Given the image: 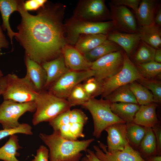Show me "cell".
Listing matches in <instances>:
<instances>
[{"instance_id":"9a60e30c","label":"cell","mask_w":161,"mask_h":161,"mask_svg":"<svg viewBox=\"0 0 161 161\" xmlns=\"http://www.w3.org/2000/svg\"><path fill=\"white\" fill-rule=\"evenodd\" d=\"M41 65L47 74L44 89L47 90L63 75L70 70L66 66L62 54L56 58Z\"/></svg>"},{"instance_id":"52a82bcc","label":"cell","mask_w":161,"mask_h":161,"mask_svg":"<svg viewBox=\"0 0 161 161\" xmlns=\"http://www.w3.org/2000/svg\"><path fill=\"white\" fill-rule=\"evenodd\" d=\"M143 78L135 64L124 52L123 65L121 70L115 75L103 81L101 98H104L120 86Z\"/></svg>"},{"instance_id":"74e56055","label":"cell","mask_w":161,"mask_h":161,"mask_svg":"<svg viewBox=\"0 0 161 161\" xmlns=\"http://www.w3.org/2000/svg\"><path fill=\"white\" fill-rule=\"evenodd\" d=\"M88 117L85 113L80 109H75L70 110L69 123H79L86 124Z\"/></svg>"},{"instance_id":"30bf717a","label":"cell","mask_w":161,"mask_h":161,"mask_svg":"<svg viewBox=\"0 0 161 161\" xmlns=\"http://www.w3.org/2000/svg\"><path fill=\"white\" fill-rule=\"evenodd\" d=\"M73 19L90 22H102L111 18L110 11L104 0L80 1L75 11Z\"/></svg>"},{"instance_id":"ac0fdd59","label":"cell","mask_w":161,"mask_h":161,"mask_svg":"<svg viewBox=\"0 0 161 161\" xmlns=\"http://www.w3.org/2000/svg\"><path fill=\"white\" fill-rule=\"evenodd\" d=\"M27 75L38 92L44 90L47 79L46 72L41 64L25 55Z\"/></svg>"},{"instance_id":"836d02e7","label":"cell","mask_w":161,"mask_h":161,"mask_svg":"<svg viewBox=\"0 0 161 161\" xmlns=\"http://www.w3.org/2000/svg\"><path fill=\"white\" fill-rule=\"evenodd\" d=\"M103 81H99L94 76L90 77L82 84L83 89L90 98L101 95Z\"/></svg>"},{"instance_id":"1f68e13d","label":"cell","mask_w":161,"mask_h":161,"mask_svg":"<svg viewBox=\"0 0 161 161\" xmlns=\"http://www.w3.org/2000/svg\"><path fill=\"white\" fill-rule=\"evenodd\" d=\"M126 124L127 135L129 144L138 147L145 134L146 128L133 122Z\"/></svg>"},{"instance_id":"2e32d148","label":"cell","mask_w":161,"mask_h":161,"mask_svg":"<svg viewBox=\"0 0 161 161\" xmlns=\"http://www.w3.org/2000/svg\"><path fill=\"white\" fill-rule=\"evenodd\" d=\"M107 36V39L121 47L129 58L141 40L139 32L126 33L115 30L109 33Z\"/></svg>"},{"instance_id":"4dcf8cb0","label":"cell","mask_w":161,"mask_h":161,"mask_svg":"<svg viewBox=\"0 0 161 161\" xmlns=\"http://www.w3.org/2000/svg\"><path fill=\"white\" fill-rule=\"evenodd\" d=\"M146 128L145 134L138 148L143 154L150 156L157 152L156 141L152 128Z\"/></svg>"},{"instance_id":"484cf974","label":"cell","mask_w":161,"mask_h":161,"mask_svg":"<svg viewBox=\"0 0 161 161\" xmlns=\"http://www.w3.org/2000/svg\"><path fill=\"white\" fill-rule=\"evenodd\" d=\"M155 50L154 48L140 40L131 55V61L135 64L154 61Z\"/></svg>"},{"instance_id":"f1b7e54d","label":"cell","mask_w":161,"mask_h":161,"mask_svg":"<svg viewBox=\"0 0 161 161\" xmlns=\"http://www.w3.org/2000/svg\"><path fill=\"white\" fill-rule=\"evenodd\" d=\"M129 85L138 104L146 105L154 102L152 94L146 87L136 81L130 83Z\"/></svg>"},{"instance_id":"7dc6e473","label":"cell","mask_w":161,"mask_h":161,"mask_svg":"<svg viewBox=\"0 0 161 161\" xmlns=\"http://www.w3.org/2000/svg\"><path fill=\"white\" fill-rule=\"evenodd\" d=\"M154 22L161 27V8L160 6L159 7L156 14Z\"/></svg>"},{"instance_id":"8992f818","label":"cell","mask_w":161,"mask_h":161,"mask_svg":"<svg viewBox=\"0 0 161 161\" xmlns=\"http://www.w3.org/2000/svg\"><path fill=\"white\" fill-rule=\"evenodd\" d=\"M67 43L75 45L79 37L83 35L102 34L107 35L115 30L112 21L90 22L72 18L64 25Z\"/></svg>"},{"instance_id":"7a4b0ae2","label":"cell","mask_w":161,"mask_h":161,"mask_svg":"<svg viewBox=\"0 0 161 161\" xmlns=\"http://www.w3.org/2000/svg\"><path fill=\"white\" fill-rule=\"evenodd\" d=\"M39 137L49 148V161H80L84 151L94 141V138L76 141L63 137L58 131L51 134L41 133Z\"/></svg>"},{"instance_id":"ba28073f","label":"cell","mask_w":161,"mask_h":161,"mask_svg":"<svg viewBox=\"0 0 161 161\" xmlns=\"http://www.w3.org/2000/svg\"><path fill=\"white\" fill-rule=\"evenodd\" d=\"M36 107L34 101L23 103L11 100H4L0 105V123L4 129L16 127L20 123L19 117L27 112H34Z\"/></svg>"},{"instance_id":"6da1fadb","label":"cell","mask_w":161,"mask_h":161,"mask_svg":"<svg viewBox=\"0 0 161 161\" xmlns=\"http://www.w3.org/2000/svg\"><path fill=\"white\" fill-rule=\"evenodd\" d=\"M19 1L18 11L21 20L16 37L25 50V55L41 65L56 58L67 44L62 23L64 7L46 4L36 15L30 14Z\"/></svg>"},{"instance_id":"7402d4cb","label":"cell","mask_w":161,"mask_h":161,"mask_svg":"<svg viewBox=\"0 0 161 161\" xmlns=\"http://www.w3.org/2000/svg\"><path fill=\"white\" fill-rule=\"evenodd\" d=\"M19 2V1L15 0H0V11L2 20L1 27L4 31H7L12 46L13 37H16L18 33L13 32L11 28L9 19L13 12L18 11Z\"/></svg>"},{"instance_id":"c3c4849f","label":"cell","mask_w":161,"mask_h":161,"mask_svg":"<svg viewBox=\"0 0 161 161\" xmlns=\"http://www.w3.org/2000/svg\"><path fill=\"white\" fill-rule=\"evenodd\" d=\"M154 61L158 63H161V49H155L154 56Z\"/></svg>"},{"instance_id":"8d00e7d4","label":"cell","mask_w":161,"mask_h":161,"mask_svg":"<svg viewBox=\"0 0 161 161\" xmlns=\"http://www.w3.org/2000/svg\"><path fill=\"white\" fill-rule=\"evenodd\" d=\"M70 110L62 113L49 122V124L52 127L53 131H58L61 126L70 123Z\"/></svg>"},{"instance_id":"3957f363","label":"cell","mask_w":161,"mask_h":161,"mask_svg":"<svg viewBox=\"0 0 161 161\" xmlns=\"http://www.w3.org/2000/svg\"><path fill=\"white\" fill-rule=\"evenodd\" d=\"M0 92L4 100L23 103L34 101L38 92L28 77L8 74L0 78Z\"/></svg>"},{"instance_id":"816d5d0a","label":"cell","mask_w":161,"mask_h":161,"mask_svg":"<svg viewBox=\"0 0 161 161\" xmlns=\"http://www.w3.org/2000/svg\"><path fill=\"white\" fill-rule=\"evenodd\" d=\"M1 95V92H0V96Z\"/></svg>"},{"instance_id":"f35d334b","label":"cell","mask_w":161,"mask_h":161,"mask_svg":"<svg viewBox=\"0 0 161 161\" xmlns=\"http://www.w3.org/2000/svg\"><path fill=\"white\" fill-rule=\"evenodd\" d=\"M47 1L46 0H29L23 1V6L27 11L36 10L43 7Z\"/></svg>"},{"instance_id":"7c38bea8","label":"cell","mask_w":161,"mask_h":161,"mask_svg":"<svg viewBox=\"0 0 161 161\" xmlns=\"http://www.w3.org/2000/svg\"><path fill=\"white\" fill-rule=\"evenodd\" d=\"M111 18L116 30L121 32L134 33L138 32L135 16L126 7L110 3Z\"/></svg>"},{"instance_id":"e0dca14e","label":"cell","mask_w":161,"mask_h":161,"mask_svg":"<svg viewBox=\"0 0 161 161\" xmlns=\"http://www.w3.org/2000/svg\"><path fill=\"white\" fill-rule=\"evenodd\" d=\"M62 54L66 66L70 70L81 71L91 69L92 63L88 61L75 47L67 44L63 49Z\"/></svg>"},{"instance_id":"277c9868","label":"cell","mask_w":161,"mask_h":161,"mask_svg":"<svg viewBox=\"0 0 161 161\" xmlns=\"http://www.w3.org/2000/svg\"><path fill=\"white\" fill-rule=\"evenodd\" d=\"M34 101L36 110L32 123L34 126L49 122L71 107L66 99L58 97L44 89L38 92Z\"/></svg>"},{"instance_id":"9c48e42d","label":"cell","mask_w":161,"mask_h":161,"mask_svg":"<svg viewBox=\"0 0 161 161\" xmlns=\"http://www.w3.org/2000/svg\"><path fill=\"white\" fill-rule=\"evenodd\" d=\"M124 54L122 49L106 54L92 62L90 69L95 72L94 77L103 81L119 72L123 66Z\"/></svg>"},{"instance_id":"f546056e","label":"cell","mask_w":161,"mask_h":161,"mask_svg":"<svg viewBox=\"0 0 161 161\" xmlns=\"http://www.w3.org/2000/svg\"><path fill=\"white\" fill-rule=\"evenodd\" d=\"M135 65L140 74L144 79L157 80L161 76V63L154 61Z\"/></svg>"},{"instance_id":"b9f144b4","label":"cell","mask_w":161,"mask_h":161,"mask_svg":"<svg viewBox=\"0 0 161 161\" xmlns=\"http://www.w3.org/2000/svg\"><path fill=\"white\" fill-rule=\"evenodd\" d=\"M49 150L44 145H41L37 149L34 159L31 161H49Z\"/></svg>"},{"instance_id":"4316f807","label":"cell","mask_w":161,"mask_h":161,"mask_svg":"<svg viewBox=\"0 0 161 161\" xmlns=\"http://www.w3.org/2000/svg\"><path fill=\"white\" fill-rule=\"evenodd\" d=\"M18 136H10L8 141L0 148V160L4 161H20L16 158L19 154L17 151L21 148Z\"/></svg>"},{"instance_id":"ab89813d","label":"cell","mask_w":161,"mask_h":161,"mask_svg":"<svg viewBox=\"0 0 161 161\" xmlns=\"http://www.w3.org/2000/svg\"><path fill=\"white\" fill-rule=\"evenodd\" d=\"M140 1V0H112L111 3L117 6H128L131 8L136 13Z\"/></svg>"},{"instance_id":"d4e9b609","label":"cell","mask_w":161,"mask_h":161,"mask_svg":"<svg viewBox=\"0 0 161 161\" xmlns=\"http://www.w3.org/2000/svg\"><path fill=\"white\" fill-rule=\"evenodd\" d=\"M122 49L114 42L107 39L90 51L83 55L88 61L92 63L106 54Z\"/></svg>"},{"instance_id":"681fc988","label":"cell","mask_w":161,"mask_h":161,"mask_svg":"<svg viewBox=\"0 0 161 161\" xmlns=\"http://www.w3.org/2000/svg\"><path fill=\"white\" fill-rule=\"evenodd\" d=\"M146 161H161V157L160 156H151L147 158Z\"/></svg>"},{"instance_id":"4fadbf2b","label":"cell","mask_w":161,"mask_h":161,"mask_svg":"<svg viewBox=\"0 0 161 161\" xmlns=\"http://www.w3.org/2000/svg\"><path fill=\"white\" fill-rule=\"evenodd\" d=\"M98 142L99 146L94 145L93 148L96 156L102 161H146L129 144L122 151L110 153L108 151L106 145Z\"/></svg>"},{"instance_id":"7bdbcfd3","label":"cell","mask_w":161,"mask_h":161,"mask_svg":"<svg viewBox=\"0 0 161 161\" xmlns=\"http://www.w3.org/2000/svg\"><path fill=\"white\" fill-rule=\"evenodd\" d=\"M70 123L63 125L59 128L58 131H59L61 135L64 138L70 140H77L70 131Z\"/></svg>"},{"instance_id":"5b68a950","label":"cell","mask_w":161,"mask_h":161,"mask_svg":"<svg viewBox=\"0 0 161 161\" xmlns=\"http://www.w3.org/2000/svg\"><path fill=\"white\" fill-rule=\"evenodd\" d=\"M111 103L101 98L97 99L90 98L81 105L82 107L90 113L93 121V136L99 138L102 132L109 126L118 123H126L123 120L114 114L111 108Z\"/></svg>"},{"instance_id":"d590c367","label":"cell","mask_w":161,"mask_h":161,"mask_svg":"<svg viewBox=\"0 0 161 161\" xmlns=\"http://www.w3.org/2000/svg\"><path fill=\"white\" fill-rule=\"evenodd\" d=\"M21 133L27 135L33 134L31 126L27 123H22L16 127L0 130V140L9 136Z\"/></svg>"},{"instance_id":"f907efd6","label":"cell","mask_w":161,"mask_h":161,"mask_svg":"<svg viewBox=\"0 0 161 161\" xmlns=\"http://www.w3.org/2000/svg\"><path fill=\"white\" fill-rule=\"evenodd\" d=\"M3 76V73L0 69V78H1Z\"/></svg>"},{"instance_id":"f6af8a7d","label":"cell","mask_w":161,"mask_h":161,"mask_svg":"<svg viewBox=\"0 0 161 161\" xmlns=\"http://www.w3.org/2000/svg\"><path fill=\"white\" fill-rule=\"evenodd\" d=\"M86 152L87 154L81 159V161H102L96 156L94 151L88 149Z\"/></svg>"},{"instance_id":"44dd1931","label":"cell","mask_w":161,"mask_h":161,"mask_svg":"<svg viewBox=\"0 0 161 161\" xmlns=\"http://www.w3.org/2000/svg\"><path fill=\"white\" fill-rule=\"evenodd\" d=\"M138 32L141 41L155 49L161 48V27L153 22L146 25L140 26Z\"/></svg>"},{"instance_id":"bcb514c9","label":"cell","mask_w":161,"mask_h":161,"mask_svg":"<svg viewBox=\"0 0 161 161\" xmlns=\"http://www.w3.org/2000/svg\"><path fill=\"white\" fill-rule=\"evenodd\" d=\"M9 43L3 32L2 29L0 24V56L1 54V49L2 48H7Z\"/></svg>"},{"instance_id":"d6986e66","label":"cell","mask_w":161,"mask_h":161,"mask_svg":"<svg viewBox=\"0 0 161 161\" xmlns=\"http://www.w3.org/2000/svg\"><path fill=\"white\" fill-rule=\"evenodd\" d=\"M158 105L154 102L140 105L136 113L133 123L145 128H153L159 123L156 112Z\"/></svg>"},{"instance_id":"83f0119b","label":"cell","mask_w":161,"mask_h":161,"mask_svg":"<svg viewBox=\"0 0 161 161\" xmlns=\"http://www.w3.org/2000/svg\"><path fill=\"white\" fill-rule=\"evenodd\" d=\"M129 84L118 88L104 98L111 103L119 102L138 104L135 97L130 90Z\"/></svg>"},{"instance_id":"ffe728a7","label":"cell","mask_w":161,"mask_h":161,"mask_svg":"<svg viewBox=\"0 0 161 161\" xmlns=\"http://www.w3.org/2000/svg\"><path fill=\"white\" fill-rule=\"evenodd\" d=\"M156 0L141 1L135 14L140 26L150 24L154 22L156 12L160 6Z\"/></svg>"},{"instance_id":"d6a6232c","label":"cell","mask_w":161,"mask_h":161,"mask_svg":"<svg viewBox=\"0 0 161 161\" xmlns=\"http://www.w3.org/2000/svg\"><path fill=\"white\" fill-rule=\"evenodd\" d=\"M90 98L83 89L82 84L79 83L72 89L66 100L71 107L82 105Z\"/></svg>"},{"instance_id":"cb8c5ba5","label":"cell","mask_w":161,"mask_h":161,"mask_svg":"<svg viewBox=\"0 0 161 161\" xmlns=\"http://www.w3.org/2000/svg\"><path fill=\"white\" fill-rule=\"evenodd\" d=\"M140 107L138 104L131 103H111L110 104L112 112L126 123L133 122Z\"/></svg>"},{"instance_id":"603a6c76","label":"cell","mask_w":161,"mask_h":161,"mask_svg":"<svg viewBox=\"0 0 161 161\" xmlns=\"http://www.w3.org/2000/svg\"><path fill=\"white\" fill-rule=\"evenodd\" d=\"M107 35L99 34L80 35L75 47L83 55L88 52L107 39Z\"/></svg>"},{"instance_id":"5bb4252c","label":"cell","mask_w":161,"mask_h":161,"mask_svg":"<svg viewBox=\"0 0 161 161\" xmlns=\"http://www.w3.org/2000/svg\"><path fill=\"white\" fill-rule=\"evenodd\" d=\"M107 132V149L109 152L123 150L129 144L127 135L126 123L112 124L105 130Z\"/></svg>"},{"instance_id":"8fae6325","label":"cell","mask_w":161,"mask_h":161,"mask_svg":"<svg viewBox=\"0 0 161 161\" xmlns=\"http://www.w3.org/2000/svg\"><path fill=\"white\" fill-rule=\"evenodd\" d=\"M93 70L74 71L70 70L57 80L47 90L56 96L67 99L73 88L87 78L94 76Z\"/></svg>"},{"instance_id":"ee69618b","label":"cell","mask_w":161,"mask_h":161,"mask_svg":"<svg viewBox=\"0 0 161 161\" xmlns=\"http://www.w3.org/2000/svg\"><path fill=\"white\" fill-rule=\"evenodd\" d=\"M152 129L156 140L157 152L160 154L161 151V128L158 124Z\"/></svg>"},{"instance_id":"e575fe53","label":"cell","mask_w":161,"mask_h":161,"mask_svg":"<svg viewBox=\"0 0 161 161\" xmlns=\"http://www.w3.org/2000/svg\"><path fill=\"white\" fill-rule=\"evenodd\" d=\"M137 82L150 90L152 94L154 102L160 103L161 102V82L157 79H139Z\"/></svg>"},{"instance_id":"60d3db41","label":"cell","mask_w":161,"mask_h":161,"mask_svg":"<svg viewBox=\"0 0 161 161\" xmlns=\"http://www.w3.org/2000/svg\"><path fill=\"white\" fill-rule=\"evenodd\" d=\"M70 123V130L76 140L79 138L84 137L83 133L84 124L79 123Z\"/></svg>"}]
</instances>
